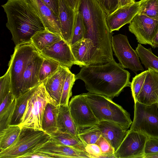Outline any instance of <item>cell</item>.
Segmentation results:
<instances>
[{
	"label": "cell",
	"instance_id": "1",
	"mask_svg": "<svg viewBox=\"0 0 158 158\" xmlns=\"http://www.w3.org/2000/svg\"><path fill=\"white\" fill-rule=\"evenodd\" d=\"M76 11L83 19V38L90 39L93 43L89 56L90 60L101 62L112 58V40L114 33L108 26L107 15L97 0H79Z\"/></svg>",
	"mask_w": 158,
	"mask_h": 158
},
{
	"label": "cell",
	"instance_id": "2",
	"mask_svg": "<svg viewBox=\"0 0 158 158\" xmlns=\"http://www.w3.org/2000/svg\"><path fill=\"white\" fill-rule=\"evenodd\" d=\"M81 68L75 75L76 80L83 81L86 90L91 93L112 99L118 97L125 88L130 87V73L115 60Z\"/></svg>",
	"mask_w": 158,
	"mask_h": 158
},
{
	"label": "cell",
	"instance_id": "3",
	"mask_svg": "<svg viewBox=\"0 0 158 158\" xmlns=\"http://www.w3.org/2000/svg\"><path fill=\"white\" fill-rule=\"evenodd\" d=\"M2 6L7 19L6 27L15 46L31 42L36 32L45 29L40 18L25 0H7Z\"/></svg>",
	"mask_w": 158,
	"mask_h": 158
},
{
	"label": "cell",
	"instance_id": "4",
	"mask_svg": "<svg viewBox=\"0 0 158 158\" xmlns=\"http://www.w3.org/2000/svg\"><path fill=\"white\" fill-rule=\"evenodd\" d=\"M99 122L106 121L118 124L128 129L132 124L129 114L112 99L88 92L84 93Z\"/></svg>",
	"mask_w": 158,
	"mask_h": 158
},
{
	"label": "cell",
	"instance_id": "5",
	"mask_svg": "<svg viewBox=\"0 0 158 158\" xmlns=\"http://www.w3.org/2000/svg\"><path fill=\"white\" fill-rule=\"evenodd\" d=\"M51 138L43 130L22 127L16 142L6 149L0 152V158H22L35 152Z\"/></svg>",
	"mask_w": 158,
	"mask_h": 158
},
{
	"label": "cell",
	"instance_id": "6",
	"mask_svg": "<svg viewBox=\"0 0 158 158\" xmlns=\"http://www.w3.org/2000/svg\"><path fill=\"white\" fill-rule=\"evenodd\" d=\"M39 51L31 42L15 46L8 64L11 92L15 98L21 95L23 74L28 64Z\"/></svg>",
	"mask_w": 158,
	"mask_h": 158
},
{
	"label": "cell",
	"instance_id": "7",
	"mask_svg": "<svg viewBox=\"0 0 158 158\" xmlns=\"http://www.w3.org/2000/svg\"><path fill=\"white\" fill-rule=\"evenodd\" d=\"M51 102H55L46 91L43 84L37 85L28 101L20 127L43 130L42 123L44 111L47 103Z\"/></svg>",
	"mask_w": 158,
	"mask_h": 158
},
{
	"label": "cell",
	"instance_id": "8",
	"mask_svg": "<svg viewBox=\"0 0 158 158\" xmlns=\"http://www.w3.org/2000/svg\"><path fill=\"white\" fill-rule=\"evenodd\" d=\"M130 130L158 139L157 103L148 105L135 102L134 118Z\"/></svg>",
	"mask_w": 158,
	"mask_h": 158
},
{
	"label": "cell",
	"instance_id": "9",
	"mask_svg": "<svg viewBox=\"0 0 158 158\" xmlns=\"http://www.w3.org/2000/svg\"><path fill=\"white\" fill-rule=\"evenodd\" d=\"M112 46L115 55L124 68L136 74L139 71H144L139 56L130 45L127 36L120 34L113 36Z\"/></svg>",
	"mask_w": 158,
	"mask_h": 158
},
{
	"label": "cell",
	"instance_id": "10",
	"mask_svg": "<svg viewBox=\"0 0 158 158\" xmlns=\"http://www.w3.org/2000/svg\"><path fill=\"white\" fill-rule=\"evenodd\" d=\"M128 26L138 42L151 46L152 41L158 31V20L146 15L137 14Z\"/></svg>",
	"mask_w": 158,
	"mask_h": 158
},
{
	"label": "cell",
	"instance_id": "11",
	"mask_svg": "<svg viewBox=\"0 0 158 158\" xmlns=\"http://www.w3.org/2000/svg\"><path fill=\"white\" fill-rule=\"evenodd\" d=\"M69 107L77 128L95 125L99 122L84 93L73 96Z\"/></svg>",
	"mask_w": 158,
	"mask_h": 158
},
{
	"label": "cell",
	"instance_id": "12",
	"mask_svg": "<svg viewBox=\"0 0 158 158\" xmlns=\"http://www.w3.org/2000/svg\"><path fill=\"white\" fill-rule=\"evenodd\" d=\"M148 138L141 133L129 130L114 152L115 158H143Z\"/></svg>",
	"mask_w": 158,
	"mask_h": 158
},
{
	"label": "cell",
	"instance_id": "13",
	"mask_svg": "<svg viewBox=\"0 0 158 158\" xmlns=\"http://www.w3.org/2000/svg\"><path fill=\"white\" fill-rule=\"evenodd\" d=\"M40 53L44 57L56 61L69 69L73 65H77L70 46L63 39Z\"/></svg>",
	"mask_w": 158,
	"mask_h": 158
},
{
	"label": "cell",
	"instance_id": "14",
	"mask_svg": "<svg viewBox=\"0 0 158 158\" xmlns=\"http://www.w3.org/2000/svg\"><path fill=\"white\" fill-rule=\"evenodd\" d=\"M35 152L48 155L52 158H90L86 152L61 144L51 138Z\"/></svg>",
	"mask_w": 158,
	"mask_h": 158
},
{
	"label": "cell",
	"instance_id": "15",
	"mask_svg": "<svg viewBox=\"0 0 158 158\" xmlns=\"http://www.w3.org/2000/svg\"><path fill=\"white\" fill-rule=\"evenodd\" d=\"M139 2L118 8L111 14L107 15L106 21L108 27L111 32L118 31L127 24L130 23L137 14Z\"/></svg>",
	"mask_w": 158,
	"mask_h": 158
},
{
	"label": "cell",
	"instance_id": "16",
	"mask_svg": "<svg viewBox=\"0 0 158 158\" xmlns=\"http://www.w3.org/2000/svg\"><path fill=\"white\" fill-rule=\"evenodd\" d=\"M137 101L148 105L158 102V71L152 68L148 69L145 80Z\"/></svg>",
	"mask_w": 158,
	"mask_h": 158
},
{
	"label": "cell",
	"instance_id": "17",
	"mask_svg": "<svg viewBox=\"0 0 158 158\" xmlns=\"http://www.w3.org/2000/svg\"><path fill=\"white\" fill-rule=\"evenodd\" d=\"M58 18L62 39L70 46L74 28L76 11L65 0H58Z\"/></svg>",
	"mask_w": 158,
	"mask_h": 158
},
{
	"label": "cell",
	"instance_id": "18",
	"mask_svg": "<svg viewBox=\"0 0 158 158\" xmlns=\"http://www.w3.org/2000/svg\"><path fill=\"white\" fill-rule=\"evenodd\" d=\"M25 0L40 18L45 29L61 36L58 18L43 0Z\"/></svg>",
	"mask_w": 158,
	"mask_h": 158
},
{
	"label": "cell",
	"instance_id": "19",
	"mask_svg": "<svg viewBox=\"0 0 158 158\" xmlns=\"http://www.w3.org/2000/svg\"><path fill=\"white\" fill-rule=\"evenodd\" d=\"M69 69L60 65L57 70L43 83L49 96L58 105H60L63 86Z\"/></svg>",
	"mask_w": 158,
	"mask_h": 158
},
{
	"label": "cell",
	"instance_id": "20",
	"mask_svg": "<svg viewBox=\"0 0 158 158\" xmlns=\"http://www.w3.org/2000/svg\"><path fill=\"white\" fill-rule=\"evenodd\" d=\"M96 125L100 131L102 136L111 145L115 152L129 131L118 124L108 121H99Z\"/></svg>",
	"mask_w": 158,
	"mask_h": 158
},
{
	"label": "cell",
	"instance_id": "21",
	"mask_svg": "<svg viewBox=\"0 0 158 158\" xmlns=\"http://www.w3.org/2000/svg\"><path fill=\"white\" fill-rule=\"evenodd\" d=\"M44 58L39 52L28 64L22 77L21 94L40 84L39 73Z\"/></svg>",
	"mask_w": 158,
	"mask_h": 158
},
{
	"label": "cell",
	"instance_id": "22",
	"mask_svg": "<svg viewBox=\"0 0 158 158\" xmlns=\"http://www.w3.org/2000/svg\"><path fill=\"white\" fill-rule=\"evenodd\" d=\"M59 106L54 102H48L44 113L42 128L43 131L50 135L57 130V119Z\"/></svg>",
	"mask_w": 158,
	"mask_h": 158
},
{
	"label": "cell",
	"instance_id": "23",
	"mask_svg": "<svg viewBox=\"0 0 158 158\" xmlns=\"http://www.w3.org/2000/svg\"><path fill=\"white\" fill-rule=\"evenodd\" d=\"M57 130L77 137V127L71 116L69 106L60 105L57 119Z\"/></svg>",
	"mask_w": 158,
	"mask_h": 158
},
{
	"label": "cell",
	"instance_id": "24",
	"mask_svg": "<svg viewBox=\"0 0 158 158\" xmlns=\"http://www.w3.org/2000/svg\"><path fill=\"white\" fill-rule=\"evenodd\" d=\"M62 39L59 34L45 29L36 32L31 38V42L40 52Z\"/></svg>",
	"mask_w": 158,
	"mask_h": 158
},
{
	"label": "cell",
	"instance_id": "25",
	"mask_svg": "<svg viewBox=\"0 0 158 158\" xmlns=\"http://www.w3.org/2000/svg\"><path fill=\"white\" fill-rule=\"evenodd\" d=\"M93 45L92 42L90 39L83 38L70 46L77 65L80 67L87 65L89 55Z\"/></svg>",
	"mask_w": 158,
	"mask_h": 158
},
{
	"label": "cell",
	"instance_id": "26",
	"mask_svg": "<svg viewBox=\"0 0 158 158\" xmlns=\"http://www.w3.org/2000/svg\"><path fill=\"white\" fill-rule=\"evenodd\" d=\"M36 86L27 90L16 98L15 108L9 125H19L20 124L28 101L34 92Z\"/></svg>",
	"mask_w": 158,
	"mask_h": 158
},
{
	"label": "cell",
	"instance_id": "27",
	"mask_svg": "<svg viewBox=\"0 0 158 158\" xmlns=\"http://www.w3.org/2000/svg\"><path fill=\"white\" fill-rule=\"evenodd\" d=\"M21 128L19 125H10L0 131V152L13 145L17 141Z\"/></svg>",
	"mask_w": 158,
	"mask_h": 158
},
{
	"label": "cell",
	"instance_id": "28",
	"mask_svg": "<svg viewBox=\"0 0 158 158\" xmlns=\"http://www.w3.org/2000/svg\"><path fill=\"white\" fill-rule=\"evenodd\" d=\"M50 135L52 139L59 143L86 152L85 146L77 137L58 130Z\"/></svg>",
	"mask_w": 158,
	"mask_h": 158
},
{
	"label": "cell",
	"instance_id": "29",
	"mask_svg": "<svg viewBox=\"0 0 158 158\" xmlns=\"http://www.w3.org/2000/svg\"><path fill=\"white\" fill-rule=\"evenodd\" d=\"M101 135L96 125L77 128V137L85 147L88 144L96 143Z\"/></svg>",
	"mask_w": 158,
	"mask_h": 158
},
{
	"label": "cell",
	"instance_id": "30",
	"mask_svg": "<svg viewBox=\"0 0 158 158\" xmlns=\"http://www.w3.org/2000/svg\"><path fill=\"white\" fill-rule=\"evenodd\" d=\"M135 51L146 69L151 68L158 71V57L153 53L151 48H146L138 44Z\"/></svg>",
	"mask_w": 158,
	"mask_h": 158
},
{
	"label": "cell",
	"instance_id": "31",
	"mask_svg": "<svg viewBox=\"0 0 158 158\" xmlns=\"http://www.w3.org/2000/svg\"><path fill=\"white\" fill-rule=\"evenodd\" d=\"M39 73L40 83H43L58 69L60 65L58 62L48 58L44 57Z\"/></svg>",
	"mask_w": 158,
	"mask_h": 158
},
{
	"label": "cell",
	"instance_id": "32",
	"mask_svg": "<svg viewBox=\"0 0 158 158\" xmlns=\"http://www.w3.org/2000/svg\"><path fill=\"white\" fill-rule=\"evenodd\" d=\"M137 14L158 20V0H141Z\"/></svg>",
	"mask_w": 158,
	"mask_h": 158
},
{
	"label": "cell",
	"instance_id": "33",
	"mask_svg": "<svg viewBox=\"0 0 158 158\" xmlns=\"http://www.w3.org/2000/svg\"><path fill=\"white\" fill-rule=\"evenodd\" d=\"M76 80L75 75L70 71L64 82L60 105L69 106V99L72 95V89Z\"/></svg>",
	"mask_w": 158,
	"mask_h": 158
},
{
	"label": "cell",
	"instance_id": "34",
	"mask_svg": "<svg viewBox=\"0 0 158 158\" xmlns=\"http://www.w3.org/2000/svg\"><path fill=\"white\" fill-rule=\"evenodd\" d=\"M84 31V26L82 16L78 12L76 11L70 46L83 38Z\"/></svg>",
	"mask_w": 158,
	"mask_h": 158
},
{
	"label": "cell",
	"instance_id": "35",
	"mask_svg": "<svg viewBox=\"0 0 158 158\" xmlns=\"http://www.w3.org/2000/svg\"><path fill=\"white\" fill-rule=\"evenodd\" d=\"M147 70L143 71L133 78L130 87L134 102L137 101V97L142 87L146 77Z\"/></svg>",
	"mask_w": 158,
	"mask_h": 158
},
{
	"label": "cell",
	"instance_id": "36",
	"mask_svg": "<svg viewBox=\"0 0 158 158\" xmlns=\"http://www.w3.org/2000/svg\"><path fill=\"white\" fill-rule=\"evenodd\" d=\"M96 144L100 148L102 154L100 158H114L115 151L108 141L101 136Z\"/></svg>",
	"mask_w": 158,
	"mask_h": 158
},
{
	"label": "cell",
	"instance_id": "37",
	"mask_svg": "<svg viewBox=\"0 0 158 158\" xmlns=\"http://www.w3.org/2000/svg\"><path fill=\"white\" fill-rule=\"evenodd\" d=\"M11 91V79L8 68L6 73L0 78V102L5 96Z\"/></svg>",
	"mask_w": 158,
	"mask_h": 158
},
{
	"label": "cell",
	"instance_id": "38",
	"mask_svg": "<svg viewBox=\"0 0 158 158\" xmlns=\"http://www.w3.org/2000/svg\"><path fill=\"white\" fill-rule=\"evenodd\" d=\"M16 99L15 98L10 105L0 114V131L6 128L9 125L14 112Z\"/></svg>",
	"mask_w": 158,
	"mask_h": 158
},
{
	"label": "cell",
	"instance_id": "39",
	"mask_svg": "<svg viewBox=\"0 0 158 158\" xmlns=\"http://www.w3.org/2000/svg\"><path fill=\"white\" fill-rule=\"evenodd\" d=\"M107 15L115 10L118 7V0H97Z\"/></svg>",
	"mask_w": 158,
	"mask_h": 158
},
{
	"label": "cell",
	"instance_id": "40",
	"mask_svg": "<svg viewBox=\"0 0 158 158\" xmlns=\"http://www.w3.org/2000/svg\"><path fill=\"white\" fill-rule=\"evenodd\" d=\"M144 152V155L158 152V139L148 137L145 144Z\"/></svg>",
	"mask_w": 158,
	"mask_h": 158
},
{
	"label": "cell",
	"instance_id": "41",
	"mask_svg": "<svg viewBox=\"0 0 158 158\" xmlns=\"http://www.w3.org/2000/svg\"><path fill=\"white\" fill-rule=\"evenodd\" d=\"M85 151L90 158H100L102 152L100 147L96 144H90L85 147Z\"/></svg>",
	"mask_w": 158,
	"mask_h": 158
},
{
	"label": "cell",
	"instance_id": "42",
	"mask_svg": "<svg viewBox=\"0 0 158 158\" xmlns=\"http://www.w3.org/2000/svg\"><path fill=\"white\" fill-rule=\"evenodd\" d=\"M15 98L11 91L5 96L2 102H0V114H2L10 105Z\"/></svg>",
	"mask_w": 158,
	"mask_h": 158
},
{
	"label": "cell",
	"instance_id": "43",
	"mask_svg": "<svg viewBox=\"0 0 158 158\" xmlns=\"http://www.w3.org/2000/svg\"><path fill=\"white\" fill-rule=\"evenodd\" d=\"M43 1L52 10L55 15L58 18V0H43Z\"/></svg>",
	"mask_w": 158,
	"mask_h": 158
},
{
	"label": "cell",
	"instance_id": "44",
	"mask_svg": "<svg viewBox=\"0 0 158 158\" xmlns=\"http://www.w3.org/2000/svg\"><path fill=\"white\" fill-rule=\"evenodd\" d=\"M52 158L48 155L37 152H34L26 154L22 158Z\"/></svg>",
	"mask_w": 158,
	"mask_h": 158
},
{
	"label": "cell",
	"instance_id": "45",
	"mask_svg": "<svg viewBox=\"0 0 158 158\" xmlns=\"http://www.w3.org/2000/svg\"><path fill=\"white\" fill-rule=\"evenodd\" d=\"M135 2V0H118V8L132 4Z\"/></svg>",
	"mask_w": 158,
	"mask_h": 158
},
{
	"label": "cell",
	"instance_id": "46",
	"mask_svg": "<svg viewBox=\"0 0 158 158\" xmlns=\"http://www.w3.org/2000/svg\"><path fill=\"white\" fill-rule=\"evenodd\" d=\"M68 4L74 10L76 11L79 0H65Z\"/></svg>",
	"mask_w": 158,
	"mask_h": 158
},
{
	"label": "cell",
	"instance_id": "47",
	"mask_svg": "<svg viewBox=\"0 0 158 158\" xmlns=\"http://www.w3.org/2000/svg\"><path fill=\"white\" fill-rule=\"evenodd\" d=\"M151 47L153 48H158V31L152 41Z\"/></svg>",
	"mask_w": 158,
	"mask_h": 158
},
{
	"label": "cell",
	"instance_id": "48",
	"mask_svg": "<svg viewBox=\"0 0 158 158\" xmlns=\"http://www.w3.org/2000/svg\"><path fill=\"white\" fill-rule=\"evenodd\" d=\"M143 158H158V152L155 153L144 155Z\"/></svg>",
	"mask_w": 158,
	"mask_h": 158
},
{
	"label": "cell",
	"instance_id": "49",
	"mask_svg": "<svg viewBox=\"0 0 158 158\" xmlns=\"http://www.w3.org/2000/svg\"><path fill=\"white\" fill-rule=\"evenodd\" d=\"M157 104L158 105V102H157Z\"/></svg>",
	"mask_w": 158,
	"mask_h": 158
}]
</instances>
